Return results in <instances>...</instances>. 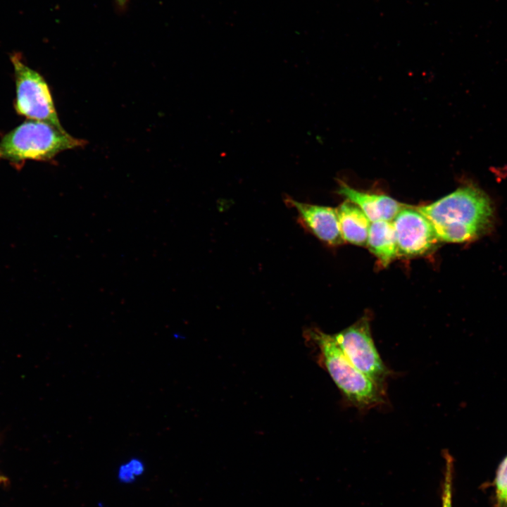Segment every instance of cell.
Returning a JSON list of instances; mask_svg holds the SVG:
<instances>
[{
  "mask_svg": "<svg viewBox=\"0 0 507 507\" xmlns=\"http://www.w3.org/2000/svg\"><path fill=\"white\" fill-rule=\"evenodd\" d=\"M415 208L432 223L441 242L474 240L489 230L493 220L489 197L475 186L461 187L430 204Z\"/></svg>",
  "mask_w": 507,
  "mask_h": 507,
  "instance_id": "cell-1",
  "label": "cell"
},
{
  "mask_svg": "<svg viewBox=\"0 0 507 507\" xmlns=\"http://www.w3.org/2000/svg\"><path fill=\"white\" fill-rule=\"evenodd\" d=\"M445 453V452H444ZM445 474L442 491V507H452L453 459L446 451Z\"/></svg>",
  "mask_w": 507,
  "mask_h": 507,
  "instance_id": "cell-12",
  "label": "cell"
},
{
  "mask_svg": "<svg viewBox=\"0 0 507 507\" xmlns=\"http://www.w3.org/2000/svg\"><path fill=\"white\" fill-rule=\"evenodd\" d=\"M146 471L144 462L139 457H131L118 467V480L125 484H132L142 477Z\"/></svg>",
  "mask_w": 507,
  "mask_h": 507,
  "instance_id": "cell-11",
  "label": "cell"
},
{
  "mask_svg": "<svg viewBox=\"0 0 507 507\" xmlns=\"http://www.w3.org/2000/svg\"><path fill=\"white\" fill-rule=\"evenodd\" d=\"M84 139L75 138L64 129L47 123L29 120L23 122L0 140V160L16 166L26 161H47L65 150L84 146Z\"/></svg>",
  "mask_w": 507,
  "mask_h": 507,
  "instance_id": "cell-3",
  "label": "cell"
},
{
  "mask_svg": "<svg viewBox=\"0 0 507 507\" xmlns=\"http://www.w3.org/2000/svg\"><path fill=\"white\" fill-rule=\"evenodd\" d=\"M287 202L297 211L299 222L320 240L330 246H337L344 242L337 209L301 203L291 199H287Z\"/></svg>",
  "mask_w": 507,
  "mask_h": 507,
  "instance_id": "cell-7",
  "label": "cell"
},
{
  "mask_svg": "<svg viewBox=\"0 0 507 507\" xmlns=\"http://www.w3.org/2000/svg\"><path fill=\"white\" fill-rule=\"evenodd\" d=\"M2 480V478L0 477V482Z\"/></svg>",
  "mask_w": 507,
  "mask_h": 507,
  "instance_id": "cell-14",
  "label": "cell"
},
{
  "mask_svg": "<svg viewBox=\"0 0 507 507\" xmlns=\"http://www.w3.org/2000/svg\"><path fill=\"white\" fill-rule=\"evenodd\" d=\"M392 222L398 256H423L439 242L432 223L415 207L406 205Z\"/></svg>",
  "mask_w": 507,
  "mask_h": 507,
  "instance_id": "cell-6",
  "label": "cell"
},
{
  "mask_svg": "<svg viewBox=\"0 0 507 507\" xmlns=\"http://www.w3.org/2000/svg\"><path fill=\"white\" fill-rule=\"evenodd\" d=\"M11 61L15 82L14 106L16 113L30 120L45 122L63 129L44 78L24 63L20 53H13Z\"/></svg>",
  "mask_w": 507,
  "mask_h": 507,
  "instance_id": "cell-4",
  "label": "cell"
},
{
  "mask_svg": "<svg viewBox=\"0 0 507 507\" xmlns=\"http://www.w3.org/2000/svg\"><path fill=\"white\" fill-rule=\"evenodd\" d=\"M366 246L383 267L398 257L395 232L392 221L371 222Z\"/></svg>",
  "mask_w": 507,
  "mask_h": 507,
  "instance_id": "cell-10",
  "label": "cell"
},
{
  "mask_svg": "<svg viewBox=\"0 0 507 507\" xmlns=\"http://www.w3.org/2000/svg\"><path fill=\"white\" fill-rule=\"evenodd\" d=\"M337 212L343 241L366 246L371 222L361 208L346 200L337 208Z\"/></svg>",
  "mask_w": 507,
  "mask_h": 507,
  "instance_id": "cell-9",
  "label": "cell"
},
{
  "mask_svg": "<svg viewBox=\"0 0 507 507\" xmlns=\"http://www.w3.org/2000/svg\"><path fill=\"white\" fill-rule=\"evenodd\" d=\"M370 320L364 315L333 337L353 365L379 386L385 385L391 372L382 361L374 342Z\"/></svg>",
  "mask_w": 507,
  "mask_h": 507,
  "instance_id": "cell-5",
  "label": "cell"
},
{
  "mask_svg": "<svg viewBox=\"0 0 507 507\" xmlns=\"http://www.w3.org/2000/svg\"><path fill=\"white\" fill-rule=\"evenodd\" d=\"M304 336L316 352L317 361L326 370L350 405L363 411L385 402V389L353 365L333 335L317 328H310Z\"/></svg>",
  "mask_w": 507,
  "mask_h": 507,
  "instance_id": "cell-2",
  "label": "cell"
},
{
  "mask_svg": "<svg viewBox=\"0 0 507 507\" xmlns=\"http://www.w3.org/2000/svg\"><path fill=\"white\" fill-rule=\"evenodd\" d=\"M495 484L499 501L502 504H507V456L498 468Z\"/></svg>",
  "mask_w": 507,
  "mask_h": 507,
  "instance_id": "cell-13",
  "label": "cell"
},
{
  "mask_svg": "<svg viewBox=\"0 0 507 507\" xmlns=\"http://www.w3.org/2000/svg\"><path fill=\"white\" fill-rule=\"evenodd\" d=\"M339 186L338 194L361 208L370 222L392 221L406 206L384 194L357 190L344 182H340Z\"/></svg>",
  "mask_w": 507,
  "mask_h": 507,
  "instance_id": "cell-8",
  "label": "cell"
}]
</instances>
